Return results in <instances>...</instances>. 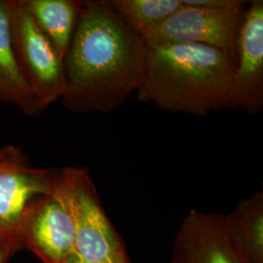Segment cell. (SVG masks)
Here are the masks:
<instances>
[{
  "label": "cell",
  "mask_w": 263,
  "mask_h": 263,
  "mask_svg": "<svg viewBox=\"0 0 263 263\" xmlns=\"http://www.w3.org/2000/svg\"><path fill=\"white\" fill-rule=\"evenodd\" d=\"M234 61L199 44L145 46L144 74L137 98L163 110L206 116L227 108Z\"/></svg>",
  "instance_id": "2"
},
{
  "label": "cell",
  "mask_w": 263,
  "mask_h": 263,
  "mask_svg": "<svg viewBox=\"0 0 263 263\" xmlns=\"http://www.w3.org/2000/svg\"><path fill=\"white\" fill-rule=\"evenodd\" d=\"M50 194L72 221L76 254L93 262L130 263L126 246L106 215L88 170L52 169Z\"/></svg>",
  "instance_id": "3"
},
{
  "label": "cell",
  "mask_w": 263,
  "mask_h": 263,
  "mask_svg": "<svg viewBox=\"0 0 263 263\" xmlns=\"http://www.w3.org/2000/svg\"><path fill=\"white\" fill-rule=\"evenodd\" d=\"M51 185L52 169L30 166L26 154L15 146L0 148V236L19 241L29 212L50 194Z\"/></svg>",
  "instance_id": "6"
},
{
  "label": "cell",
  "mask_w": 263,
  "mask_h": 263,
  "mask_svg": "<svg viewBox=\"0 0 263 263\" xmlns=\"http://www.w3.org/2000/svg\"><path fill=\"white\" fill-rule=\"evenodd\" d=\"M228 240L243 263H263V192L241 200L226 215Z\"/></svg>",
  "instance_id": "10"
},
{
  "label": "cell",
  "mask_w": 263,
  "mask_h": 263,
  "mask_svg": "<svg viewBox=\"0 0 263 263\" xmlns=\"http://www.w3.org/2000/svg\"><path fill=\"white\" fill-rule=\"evenodd\" d=\"M21 248L23 247L17 239L0 236V263H8L12 255Z\"/></svg>",
  "instance_id": "14"
},
{
  "label": "cell",
  "mask_w": 263,
  "mask_h": 263,
  "mask_svg": "<svg viewBox=\"0 0 263 263\" xmlns=\"http://www.w3.org/2000/svg\"><path fill=\"white\" fill-rule=\"evenodd\" d=\"M0 102L19 107L28 116L43 111L20 71L12 42L9 0H0Z\"/></svg>",
  "instance_id": "11"
},
{
  "label": "cell",
  "mask_w": 263,
  "mask_h": 263,
  "mask_svg": "<svg viewBox=\"0 0 263 263\" xmlns=\"http://www.w3.org/2000/svg\"><path fill=\"white\" fill-rule=\"evenodd\" d=\"M9 5L12 42L20 71L44 110L66 93L63 62L23 0H9Z\"/></svg>",
  "instance_id": "4"
},
{
  "label": "cell",
  "mask_w": 263,
  "mask_h": 263,
  "mask_svg": "<svg viewBox=\"0 0 263 263\" xmlns=\"http://www.w3.org/2000/svg\"><path fill=\"white\" fill-rule=\"evenodd\" d=\"M243 0H182V3L190 6H200L208 8H226L244 4Z\"/></svg>",
  "instance_id": "15"
},
{
  "label": "cell",
  "mask_w": 263,
  "mask_h": 263,
  "mask_svg": "<svg viewBox=\"0 0 263 263\" xmlns=\"http://www.w3.org/2000/svg\"><path fill=\"white\" fill-rule=\"evenodd\" d=\"M120 19L141 38L169 18L181 0H107Z\"/></svg>",
  "instance_id": "13"
},
{
  "label": "cell",
  "mask_w": 263,
  "mask_h": 263,
  "mask_svg": "<svg viewBox=\"0 0 263 263\" xmlns=\"http://www.w3.org/2000/svg\"><path fill=\"white\" fill-rule=\"evenodd\" d=\"M250 3L239 30L226 109H242L256 115L263 109V1Z\"/></svg>",
  "instance_id": "7"
},
{
  "label": "cell",
  "mask_w": 263,
  "mask_h": 263,
  "mask_svg": "<svg viewBox=\"0 0 263 263\" xmlns=\"http://www.w3.org/2000/svg\"><path fill=\"white\" fill-rule=\"evenodd\" d=\"M66 263H104V262H93V261H88L84 258H82L81 256H79L78 254L74 253L72 254L69 259L66 261Z\"/></svg>",
  "instance_id": "16"
},
{
  "label": "cell",
  "mask_w": 263,
  "mask_h": 263,
  "mask_svg": "<svg viewBox=\"0 0 263 263\" xmlns=\"http://www.w3.org/2000/svg\"><path fill=\"white\" fill-rule=\"evenodd\" d=\"M23 2L63 62L76 30L81 1L23 0Z\"/></svg>",
  "instance_id": "12"
},
{
  "label": "cell",
  "mask_w": 263,
  "mask_h": 263,
  "mask_svg": "<svg viewBox=\"0 0 263 263\" xmlns=\"http://www.w3.org/2000/svg\"><path fill=\"white\" fill-rule=\"evenodd\" d=\"M247 3L249 2L226 8H208L182 3L179 9L146 33L142 40L146 47L206 45L223 51L235 63L238 35Z\"/></svg>",
  "instance_id": "5"
},
{
  "label": "cell",
  "mask_w": 263,
  "mask_h": 263,
  "mask_svg": "<svg viewBox=\"0 0 263 263\" xmlns=\"http://www.w3.org/2000/svg\"><path fill=\"white\" fill-rule=\"evenodd\" d=\"M172 263H243L228 240L226 215L191 210L175 236Z\"/></svg>",
  "instance_id": "9"
},
{
  "label": "cell",
  "mask_w": 263,
  "mask_h": 263,
  "mask_svg": "<svg viewBox=\"0 0 263 263\" xmlns=\"http://www.w3.org/2000/svg\"><path fill=\"white\" fill-rule=\"evenodd\" d=\"M19 241L43 263H66L76 253L72 221L51 194L38 200L31 209L20 231Z\"/></svg>",
  "instance_id": "8"
},
{
  "label": "cell",
  "mask_w": 263,
  "mask_h": 263,
  "mask_svg": "<svg viewBox=\"0 0 263 263\" xmlns=\"http://www.w3.org/2000/svg\"><path fill=\"white\" fill-rule=\"evenodd\" d=\"M145 44L107 0L81 1L76 30L63 61L62 103L73 113H110L141 87Z\"/></svg>",
  "instance_id": "1"
}]
</instances>
